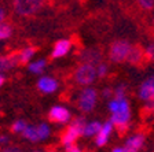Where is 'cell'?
I'll return each mask as SVG.
<instances>
[{
	"mask_svg": "<svg viewBox=\"0 0 154 152\" xmlns=\"http://www.w3.org/2000/svg\"><path fill=\"white\" fill-rule=\"evenodd\" d=\"M2 152H22V149L19 147H6L4 149H2Z\"/></svg>",
	"mask_w": 154,
	"mask_h": 152,
	"instance_id": "28",
	"label": "cell"
},
{
	"mask_svg": "<svg viewBox=\"0 0 154 152\" xmlns=\"http://www.w3.org/2000/svg\"><path fill=\"white\" fill-rule=\"evenodd\" d=\"M85 124L87 122L83 117L74 118L73 122H72V124L63 130V133H62V136H61L62 144L66 147V145H70V144L76 143L77 139L80 136H83V130H84Z\"/></svg>",
	"mask_w": 154,
	"mask_h": 152,
	"instance_id": "2",
	"label": "cell"
},
{
	"mask_svg": "<svg viewBox=\"0 0 154 152\" xmlns=\"http://www.w3.org/2000/svg\"><path fill=\"white\" fill-rule=\"evenodd\" d=\"M106 74H107V66H106L105 63H102V62H100V63L96 66V76L105 77Z\"/></svg>",
	"mask_w": 154,
	"mask_h": 152,
	"instance_id": "26",
	"label": "cell"
},
{
	"mask_svg": "<svg viewBox=\"0 0 154 152\" xmlns=\"http://www.w3.org/2000/svg\"><path fill=\"white\" fill-rule=\"evenodd\" d=\"M33 152H42V151H33Z\"/></svg>",
	"mask_w": 154,
	"mask_h": 152,
	"instance_id": "36",
	"label": "cell"
},
{
	"mask_svg": "<svg viewBox=\"0 0 154 152\" xmlns=\"http://www.w3.org/2000/svg\"><path fill=\"white\" fill-rule=\"evenodd\" d=\"M100 127H102V124L98 122V121H94V122H90V124H85L84 130H83V136H85V137L96 136V134L99 133Z\"/></svg>",
	"mask_w": 154,
	"mask_h": 152,
	"instance_id": "16",
	"label": "cell"
},
{
	"mask_svg": "<svg viewBox=\"0 0 154 152\" xmlns=\"http://www.w3.org/2000/svg\"><path fill=\"white\" fill-rule=\"evenodd\" d=\"M73 78L76 81V84H79V85H84V86L91 85L96 78V66L81 62L80 66L77 67L76 71H74Z\"/></svg>",
	"mask_w": 154,
	"mask_h": 152,
	"instance_id": "5",
	"label": "cell"
},
{
	"mask_svg": "<svg viewBox=\"0 0 154 152\" xmlns=\"http://www.w3.org/2000/svg\"><path fill=\"white\" fill-rule=\"evenodd\" d=\"M19 64V58L18 54L14 55H4V56H0V73L3 74L8 70L14 69L15 66Z\"/></svg>",
	"mask_w": 154,
	"mask_h": 152,
	"instance_id": "15",
	"label": "cell"
},
{
	"mask_svg": "<svg viewBox=\"0 0 154 152\" xmlns=\"http://www.w3.org/2000/svg\"><path fill=\"white\" fill-rule=\"evenodd\" d=\"M144 144V136L143 134H135V136L129 137L127 141H125L124 145V151L125 152H139L140 148Z\"/></svg>",
	"mask_w": 154,
	"mask_h": 152,
	"instance_id": "13",
	"label": "cell"
},
{
	"mask_svg": "<svg viewBox=\"0 0 154 152\" xmlns=\"http://www.w3.org/2000/svg\"><path fill=\"white\" fill-rule=\"evenodd\" d=\"M79 1H83V0H79Z\"/></svg>",
	"mask_w": 154,
	"mask_h": 152,
	"instance_id": "37",
	"label": "cell"
},
{
	"mask_svg": "<svg viewBox=\"0 0 154 152\" xmlns=\"http://www.w3.org/2000/svg\"><path fill=\"white\" fill-rule=\"evenodd\" d=\"M4 19H6V10L0 7V23L4 22Z\"/></svg>",
	"mask_w": 154,
	"mask_h": 152,
	"instance_id": "32",
	"label": "cell"
},
{
	"mask_svg": "<svg viewBox=\"0 0 154 152\" xmlns=\"http://www.w3.org/2000/svg\"><path fill=\"white\" fill-rule=\"evenodd\" d=\"M66 152H83V149L74 144H70V145H66Z\"/></svg>",
	"mask_w": 154,
	"mask_h": 152,
	"instance_id": "27",
	"label": "cell"
},
{
	"mask_svg": "<svg viewBox=\"0 0 154 152\" xmlns=\"http://www.w3.org/2000/svg\"><path fill=\"white\" fill-rule=\"evenodd\" d=\"M125 93H127V86L125 85H119L116 88V91L113 92V99H117V100H122L125 99Z\"/></svg>",
	"mask_w": 154,
	"mask_h": 152,
	"instance_id": "23",
	"label": "cell"
},
{
	"mask_svg": "<svg viewBox=\"0 0 154 152\" xmlns=\"http://www.w3.org/2000/svg\"><path fill=\"white\" fill-rule=\"evenodd\" d=\"M13 34V28L6 22H2L0 23V41L3 40H7V38L11 37Z\"/></svg>",
	"mask_w": 154,
	"mask_h": 152,
	"instance_id": "21",
	"label": "cell"
},
{
	"mask_svg": "<svg viewBox=\"0 0 154 152\" xmlns=\"http://www.w3.org/2000/svg\"><path fill=\"white\" fill-rule=\"evenodd\" d=\"M48 119L55 124H67L70 121V112L63 106H54L48 111Z\"/></svg>",
	"mask_w": 154,
	"mask_h": 152,
	"instance_id": "7",
	"label": "cell"
},
{
	"mask_svg": "<svg viewBox=\"0 0 154 152\" xmlns=\"http://www.w3.org/2000/svg\"><path fill=\"white\" fill-rule=\"evenodd\" d=\"M37 88L43 93H54L58 89V81L52 77H42L37 81Z\"/></svg>",
	"mask_w": 154,
	"mask_h": 152,
	"instance_id": "12",
	"label": "cell"
},
{
	"mask_svg": "<svg viewBox=\"0 0 154 152\" xmlns=\"http://www.w3.org/2000/svg\"><path fill=\"white\" fill-rule=\"evenodd\" d=\"M138 3L146 11H149V10H151L154 7V0H138Z\"/></svg>",
	"mask_w": 154,
	"mask_h": 152,
	"instance_id": "25",
	"label": "cell"
},
{
	"mask_svg": "<svg viewBox=\"0 0 154 152\" xmlns=\"http://www.w3.org/2000/svg\"><path fill=\"white\" fill-rule=\"evenodd\" d=\"M10 143V137L7 134H0V145H7Z\"/></svg>",
	"mask_w": 154,
	"mask_h": 152,
	"instance_id": "29",
	"label": "cell"
},
{
	"mask_svg": "<svg viewBox=\"0 0 154 152\" xmlns=\"http://www.w3.org/2000/svg\"><path fill=\"white\" fill-rule=\"evenodd\" d=\"M36 129H37V134H38V140H40V141L50 137L51 129H50V126H48L45 122H42V124H38L37 126H36Z\"/></svg>",
	"mask_w": 154,
	"mask_h": 152,
	"instance_id": "20",
	"label": "cell"
},
{
	"mask_svg": "<svg viewBox=\"0 0 154 152\" xmlns=\"http://www.w3.org/2000/svg\"><path fill=\"white\" fill-rule=\"evenodd\" d=\"M146 111H151V112H154V100L147 101V106H146Z\"/></svg>",
	"mask_w": 154,
	"mask_h": 152,
	"instance_id": "31",
	"label": "cell"
},
{
	"mask_svg": "<svg viewBox=\"0 0 154 152\" xmlns=\"http://www.w3.org/2000/svg\"><path fill=\"white\" fill-rule=\"evenodd\" d=\"M144 49L142 48V45L135 44L132 45L131 51H129V55L127 58V62L129 64H134V66H140L144 62Z\"/></svg>",
	"mask_w": 154,
	"mask_h": 152,
	"instance_id": "9",
	"label": "cell"
},
{
	"mask_svg": "<svg viewBox=\"0 0 154 152\" xmlns=\"http://www.w3.org/2000/svg\"><path fill=\"white\" fill-rule=\"evenodd\" d=\"M80 60L84 63H91L94 66H98L102 62V52L99 49H87L80 55Z\"/></svg>",
	"mask_w": 154,
	"mask_h": 152,
	"instance_id": "14",
	"label": "cell"
},
{
	"mask_svg": "<svg viewBox=\"0 0 154 152\" xmlns=\"http://www.w3.org/2000/svg\"><path fill=\"white\" fill-rule=\"evenodd\" d=\"M45 66H47V62H45L44 59H38V60L32 62V63H29L28 70L32 74H42L43 71H44Z\"/></svg>",
	"mask_w": 154,
	"mask_h": 152,
	"instance_id": "19",
	"label": "cell"
},
{
	"mask_svg": "<svg viewBox=\"0 0 154 152\" xmlns=\"http://www.w3.org/2000/svg\"><path fill=\"white\" fill-rule=\"evenodd\" d=\"M44 6V0H13V8L21 16H32Z\"/></svg>",
	"mask_w": 154,
	"mask_h": 152,
	"instance_id": "3",
	"label": "cell"
},
{
	"mask_svg": "<svg viewBox=\"0 0 154 152\" xmlns=\"http://www.w3.org/2000/svg\"><path fill=\"white\" fill-rule=\"evenodd\" d=\"M96 100H98V93L94 88L87 86L79 95V101H77V106L83 112H91L94 110L96 104Z\"/></svg>",
	"mask_w": 154,
	"mask_h": 152,
	"instance_id": "6",
	"label": "cell"
},
{
	"mask_svg": "<svg viewBox=\"0 0 154 152\" xmlns=\"http://www.w3.org/2000/svg\"><path fill=\"white\" fill-rule=\"evenodd\" d=\"M35 54H36V48H33V47L23 48V49L18 54L19 63H29V62H30V59L35 56Z\"/></svg>",
	"mask_w": 154,
	"mask_h": 152,
	"instance_id": "18",
	"label": "cell"
},
{
	"mask_svg": "<svg viewBox=\"0 0 154 152\" xmlns=\"http://www.w3.org/2000/svg\"><path fill=\"white\" fill-rule=\"evenodd\" d=\"M113 124L112 122H105V124L102 125V127H100V130H99V133L95 136V144L98 147H103V145H106L107 144V140H109V137H110V134H112V132H113Z\"/></svg>",
	"mask_w": 154,
	"mask_h": 152,
	"instance_id": "11",
	"label": "cell"
},
{
	"mask_svg": "<svg viewBox=\"0 0 154 152\" xmlns=\"http://www.w3.org/2000/svg\"><path fill=\"white\" fill-rule=\"evenodd\" d=\"M26 126H28V122H26V121L18 119L13 124V126H11V132H14V133H17V134H22L23 129H25Z\"/></svg>",
	"mask_w": 154,
	"mask_h": 152,
	"instance_id": "22",
	"label": "cell"
},
{
	"mask_svg": "<svg viewBox=\"0 0 154 152\" xmlns=\"http://www.w3.org/2000/svg\"><path fill=\"white\" fill-rule=\"evenodd\" d=\"M129 119H131V111H129V104L128 101L122 99L120 100V106L119 108L112 112V118H110V122L113 124V126L117 127L120 134H124L127 130H128V124Z\"/></svg>",
	"mask_w": 154,
	"mask_h": 152,
	"instance_id": "1",
	"label": "cell"
},
{
	"mask_svg": "<svg viewBox=\"0 0 154 152\" xmlns=\"http://www.w3.org/2000/svg\"><path fill=\"white\" fill-rule=\"evenodd\" d=\"M139 97L144 101L154 100V76L149 77L146 81H143L139 88Z\"/></svg>",
	"mask_w": 154,
	"mask_h": 152,
	"instance_id": "8",
	"label": "cell"
},
{
	"mask_svg": "<svg viewBox=\"0 0 154 152\" xmlns=\"http://www.w3.org/2000/svg\"><path fill=\"white\" fill-rule=\"evenodd\" d=\"M132 44L127 40H116L112 43L109 48V59L114 63H122L127 62V58L129 55V51Z\"/></svg>",
	"mask_w": 154,
	"mask_h": 152,
	"instance_id": "4",
	"label": "cell"
},
{
	"mask_svg": "<svg viewBox=\"0 0 154 152\" xmlns=\"http://www.w3.org/2000/svg\"><path fill=\"white\" fill-rule=\"evenodd\" d=\"M153 25H154V16H153Z\"/></svg>",
	"mask_w": 154,
	"mask_h": 152,
	"instance_id": "35",
	"label": "cell"
},
{
	"mask_svg": "<svg viewBox=\"0 0 154 152\" xmlns=\"http://www.w3.org/2000/svg\"><path fill=\"white\" fill-rule=\"evenodd\" d=\"M112 96H113V91L110 88H106L103 91V97L105 99H112Z\"/></svg>",
	"mask_w": 154,
	"mask_h": 152,
	"instance_id": "30",
	"label": "cell"
},
{
	"mask_svg": "<svg viewBox=\"0 0 154 152\" xmlns=\"http://www.w3.org/2000/svg\"><path fill=\"white\" fill-rule=\"evenodd\" d=\"M112 152H125V151H124V148H120V147H117V148H114Z\"/></svg>",
	"mask_w": 154,
	"mask_h": 152,
	"instance_id": "34",
	"label": "cell"
},
{
	"mask_svg": "<svg viewBox=\"0 0 154 152\" xmlns=\"http://www.w3.org/2000/svg\"><path fill=\"white\" fill-rule=\"evenodd\" d=\"M72 48V41L70 40H58L55 43L54 48H52V52H51V58L52 59H59V58H63L65 55L70 51Z\"/></svg>",
	"mask_w": 154,
	"mask_h": 152,
	"instance_id": "10",
	"label": "cell"
},
{
	"mask_svg": "<svg viewBox=\"0 0 154 152\" xmlns=\"http://www.w3.org/2000/svg\"><path fill=\"white\" fill-rule=\"evenodd\" d=\"M22 136L25 137L28 141H32V143L40 141V140H38V134H37V129H36V126H33V125L28 124V126H26L22 132Z\"/></svg>",
	"mask_w": 154,
	"mask_h": 152,
	"instance_id": "17",
	"label": "cell"
},
{
	"mask_svg": "<svg viewBox=\"0 0 154 152\" xmlns=\"http://www.w3.org/2000/svg\"><path fill=\"white\" fill-rule=\"evenodd\" d=\"M144 58L149 62H154V44H150L144 49Z\"/></svg>",
	"mask_w": 154,
	"mask_h": 152,
	"instance_id": "24",
	"label": "cell"
},
{
	"mask_svg": "<svg viewBox=\"0 0 154 152\" xmlns=\"http://www.w3.org/2000/svg\"><path fill=\"white\" fill-rule=\"evenodd\" d=\"M4 82H6V78H4V76L2 73H0V86H3Z\"/></svg>",
	"mask_w": 154,
	"mask_h": 152,
	"instance_id": "33",
	"label": "cell"
}]
</instances>
